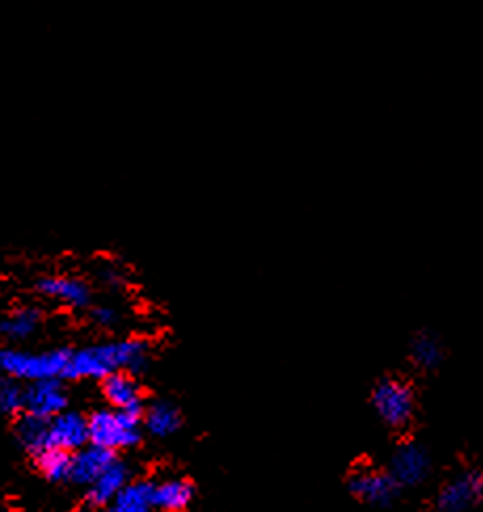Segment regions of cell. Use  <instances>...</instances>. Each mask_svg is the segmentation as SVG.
<instances>
[{"instance_id": "20", "label": "cell", "mask_w": 483, "mask_h": 512, "mask_svg": "<svg viewBox=\"0 0 483 512\" xmlns=\"http://www.w3.org/2000/svg\"><path fill=\"white\" fill-rule=\"evenodd\" d=\"M410 357L414 365H418L420 369H435L443 361L441 342L435 336H431V333H420L410 346Z\"/></svg>"}, {"instance_id": "7", "label": "cell", "mask_w": 483, "mask_h": 512, "mask_svg": "<svg viewBox=\"0 0 483 512\" xmlns=\"http://www.w3.org/2000/svg\"><path fill=\"white\" fill-rule=\"evenodd\" d=\"M431 454L418 443H401L391 456L389 472L399 487H418L431 475Z\"/></svg>"}, {"instance_id": "11", "label": "cell", "mask_w": 483, "mask_h": 512, "mask_svg": "<svg viewBox=\"0 0 483 512\" xmlns=\"http://www.w3.org/2000/svg\"><path fill=\"white\" fill-rule=\"evenodd\" d=\"M36 289L47 300H53L68 308H87L91 304V287L83 279L68 277V274L45 277L38 281Z\"/></svg>"}, {"instance_id": "18", "label": "cell", "mask_w": 483, "mask_h": 512, "mask_svg": "<svg viewBox=\"0 0 483 512\" xmlns=\"http://www.w3.org/2000/svg\"><path fill=\"white\" fill-rule=\"evenodd\" d=\"M152 491L154 483L152 481H127L114 500L110 502V508L114 512H148L154 508L152 504Z\"/></svg>"}, {"instance_id": "8", "label": "cell", "mask_w": 483, "mask_h": 512, "mask_svg": "<svg viewBox=\"0 0 483 512\" xmlns=\"http://www.w3.org/2000/svg\"><path fill=\"white\" fill-rule=\"evenodd\" d=\"M62 378H47L26 382L24 386V411L32 416L51 420L57 413L68 409V392L60 382Z\"/></svg>"}, {"instance_id": "16", "label": "cell", "mask_w": 483, "mask_h": 512, "mask_svg": "<svg viewBox=\"0 0 483 512\" xmlns=\"http://www.w3.org/2000/svg\"><path fill=\"white\" fill-rule=\"evenodd\" d=\"M43 314L38 308L32 306H24L17 308L13 312H9L7 317L0 319V336L9 342H26L28 338H32L36 329L41 327Z\"/></svg>"}, {"instance_id": "2", "label": "cell", "mask_w": 483, "mask_h": 512, "mask_svg": "<svg viewBox=\"0 0 483 512\" xmlns=\"http://www.w3.org/2000/svg\"><path fill=\"white\" fill-rule=\"evenodd\" d=\"M144 409H100L91 413L89 441L112 451L131 449L142 441Z\"/></svg>"}, {"instance_id": "14", "label": "cell", "mask_w": 483, "mask_h": 512, "mask_svg": "<svg viewBox=\"0 0 483 512\" xmlns=\"http://www.w3.org/2000/svg\"><path fill=\"white\" fill-rule=\"evenodd\" d=\"M195 502V487L186 479H165L154 483L152 504L154 508L165 512H180L186 510Z\"/></svg>"}, {"instance_id": "15", "label": "cell", "mask_w": 483, "mask_h": 512, "mask_svg": "<svg viewBox=\"0 0 483 512\" xmlns=\"http://www.w3.org/2000/svg\"><path fill=\"white\" fill-rule=\"evenodd\" d=\"M142 424L152 437L167 439L180 430L182 413L169 401H157L142 413Z\"/></svg>"}, {"instance_id": "17", "label": "cell", "mask_w": 483, "mask_h": 512, "mask_svg": "<svg viewBox=\"0 0 483 512\" xmlns=\"http://www.w3.org/2000/svg\"><path fill=\"white\" fill-rule=\"evenodd\" d=\"M15 437L30 456H38L41 451L51 447L49 441V420L32 416V413H26L17 420L15 424Z\"/></svg>"}, {"instance_id": "4", "label": "cell", "mask_w": 483, "mask_h": 512, "mask_svg": "<svg viewBox=\"0 0 483 512\" xmlns=\"http://www.w3.org/2000/svg\"><path fill=\"white\" fill-rule=\"evenodd\" d=\"M372 405L378 418L391 428H405L416 413V397L408 382L384 378L372 392Z\"/></svg>"}, {"instance_id": "9", "label": "cell", "mask_w": 483, "mask_h": 512, "mask_svg": "<svg viewBox=\"0 0 483 512\" xmlns=\"http://www.w3.org/2000/svg\"><path fill=\"white\" fill-rule=\"evenodd\" d=\"M117 458V451L106 449L102 445L87 443L81 449L72 451V466H70V481L74 485L89 487L95 479L102 475V470Z\"/></svg>"}, {"instance_id": "19", "label": "cell", "mask_w": 483, "mask_h": 512, "mask_svg": "<svg viewBox=\"0 0 483 512\" xmlns=\"http://www.w3.org/2000/svg\"><path fill=\"white\" fill-rule=\"evenodd\" d=\"M36 464L41 475L51 483L70 481V466H72V451L60 447H47L36 456Z\"/></svg>"}, {"instance_id": "12", "label": "cell", "mask_w": 483, "mask_h": 512, "mask_svg": "<svg viewBox=\"0 0 483 512\" xmlns=\"http://www.w3.org/2000/svg\"><path fill=\"white\" fill-rule=\"evenodd\" d=\"M131 479V470L125 462L114 458L108 468L102 470V475L87 487V504L93 508L110 506L114 496L119 494L121 487Z\"/></svg>"}, {"instance_id": "13", "label": "cell", "mask_w": 483, "mask_h": 512, "mask_svg": "<svg viewBox=\"0 0 483 512\" xmlns=\"http://www.w3.org/2000/svg\"><path fill=\"white\" fill-rule=\"evenodd\" d=\"M102 392L114 409H144L142 388L129 371H112L102 378Z\"/></svg>"}, {"instance_id": "22", "label": "cell", "mask_w": 483, "mask_h": 512, "mask_svg": "<svg viewBox=\"0 0 483 512\" xmlns=\"http://www.w3.org/2000/svg\"><path fill=\"white\" fill-rule=\"evenodd\" d=\"M91 321H93L95 325H98V327L112 329V327L119 325L121 314H119L117 308L100 304V306H93V308H91Z\"/></svg>"}, {"instance_id": "1", "label": "cell", "mask_w": 483, "mask_h": 512, "mask_svg": "<svg viewBox=\"0 0 483 512\" xmlns=\"http://www.w3.org/2000/svg\"><path fill=\"white\" fill-rule=\"evenodd\" d=\"M150 361V344L144 338L104 342L70 350L64 369L66 380H102L112 371L140 373Z\"/></svg>"}, {"instance_id": "5", "label": "cell", "mask_w": 483, "mask_h": 512, "mask_svg": "<svg viewBox=\"0 0 483 512\" xmlns=\"http://www.w3.org/2000/svg\"><path fill=\"white\" fill-rule=\"evenodd\" d=\"M349 489L363 504L378 508L393 506L401 494V487L391 477V472L380 468L355 470L349 479Z\"/></svg>"}, {"instance_id": "21", "label": "cell", "mask_w": 483, "mask_h": 512, "mask_svg": "<svg viewBox=\"0 0 483 512\" xmlns=\"http://www.w3.org/2000/svg\"><path fill=\"white\" fill-rule=\"evenodd\" d=\"M24 411V386L19 380L3 376L0 378V413L17 416Z\"/></svg>"}, {"instance_id": "6", "label": "cell", "mask_w": 483, "mask_h": 512, "mask_svg": "<svg viewBox=\"0 0 483 512\" xmlns=\"http://www.w3.org/2000/svg\"><path fill=\"white\" fill-rule=\"evenodd\" d=\"M483 498V479L477 470H465L441 485L435 498V508L443 512H465L477 506Z\"/></svg>"}, {"instance_id": "10", "label": "cell", "mask_w": 483, "mask_h": 512, "mask_svg": "<svg viewBox=\"0 0 483 512\" xmlns=\"http://www.w3.org/2000/svg\"><path fill=\"white\" fill-rule=\"evenodd\" d=\"M49 441L51 447L76 451L89 443V422L79 411L57 413L49 420Z\"/></svg>"}, {"instance_id": "3", "label": "cell", "mask_w": 483, "mask_h": 512, "mask_svg": "<svg viewBox=\"0 0 483 512\" xmlns=\"http://www.w3.org/2000/svg\"><path fill=\"white\" fill-rule=\"evenodd\" d=\"M70 350L55 348L30 352L22 348H0V373L19 382L64 378Z\"/></svg>"}]
</instances>
